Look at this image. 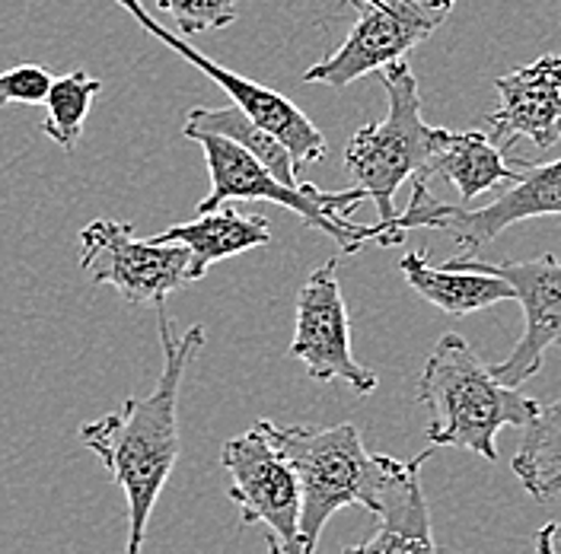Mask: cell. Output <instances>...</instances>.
Listing matches in <instances>:
<instances>
[{
	"label": "cell",
	"instance_id": "obj_1",
	"mask_svg": "<svg viewBox=\"0 0 561 554\" xmlns=\"http://www.w3.org/2000/svg\"><path fill=\"white\" fill-rule=\"evenodd\" d=\"M163 370L147 399H125L122 408L80 427V443L93 452L108 478L128 500V545L125 554H140L150 513L179 462V389L188 363L205 345V325L175 332L167 310H157Z\"/></svg>",
	"mask_w": 561,
	"mask_h": 554
},
{
	"label": "cell",
	"instance_id": "obj_2",
	"mask_svg": "<svg viewBox=\"0 0 561 554\" xmlns=\"http://www.w3.org/2000/svg\"><path fill=\"white\" fill-rule=\"evenodd\" d=\"M259 424L297 472L300 497H304V510H300L304 554H316L325 522L342 507H364L367 513L377 517L386 494L437 452V447H431L415 459L370 452L354 424L278 427L265 417H259Z\"/></svg>",
	"mask_w": 561,
	"mask_h": 554
},
{
	"label": "cell",
	"instance_id": "obj_3",
	"mask_svg": "<svg viewBox=\"0 0 561 554\" xmlns=\"http://www.w3.org/2000/svg\"><path fill=\"white\" fill-rule=\"evenodd\" d=\"M419 402L431 412L427 443L497 459V434L526 427L539 402L504 385L459 335H440L419 377Z\"/></svg>",
	"mask_w": 561,
	"mask_h": 554
},
{
	"label": "cell",
	"instance_id": "obj_4",
	"mask_svg": "<svg viewBox=\"0 0 561 554\" xmlns=\"http://www.w3.org/2000/svg\"><path fill=\"white\" fill-rule=\"evenodd\" d=\"M195 143H202L205 150L210 175V192L202 198L195 213H210L224 201H272V205L294 210L307 227L325 233L345 255L360 252L367 243L399 245L383 220L370 227H360L351 220L354 208L367 198L364 188L354 185L348 192H322L313 182L287 185L233 140L220 138V135H198Z\"/></svg>",
	"mask_w": 561,
	"mask_h": 554
},
{
	"label": "cell",
	"instance_id": "obj_5",
	"mask_svg": "<svg viewBox=\"0 0 561 554\" xmlns=\"http://www.w3.org/2000/svg\"><path fill=\"white\" fill-rule=\"evenodd\" d=\"M386 90V115L377 125H364L354 131L345 150V170L357 188L367 192V198L377 205L383 223L396 220V192L405 178H424L427 166L447 143V128H431L421 118V90L412 68L402 61L377 70ZM392 230V227H389ZM396 236V233H392ZM399 243V240H396Z\"/></svg>",
	"mask_w": 561,
	"mask_h": 554
},
{
	"label": "cell",
	"instance_id": "obj_6",
	"mask_svg": "<svg viewBox=\"0 0 561 554\" xmlns=\"http://www.w3.org/2000/svg\"><path fill=\"white\" fill-rule=\"evenodd\" d=\"M520 178L511 182L485 208H459L437 201L424 178H415V192L405 213H396L389 223L396 240L405 243L409 230H447L456 243V258H476L485 245H491L514 223L533 217H561V160L533 163L517 160Z\"/></svg>",
	"mask_w": 561,
	"mask_h": 554
},
{
	"label": "cell",
	"instance_id": "obj_7",
	"mask_svg": "<svg viewBox=\"0 0 561 554\" xmlns=\"http://www.w3.org/2000/svg\"><path fill=\"white\" fill-rule=\"evenodd\" d=\"M80 268L93 284H108L131 307L160 310L167 297L185 284L202 280L195 255L182 243L135 240V227L125 220H93L80 233Z\"/></svg>",
	"mask_w": 561,
	"mask_h": 554
},
{
	"label": "cell",
	"instance_id": "obj_8",
	"mask_svg": "<svg viewBox=\"0 0 561 554\" xmlns=\"http://www.w3.org/2000/svg\"><path fill=\"white\" fill-rule=\"evenodd\" d=\"M354 26L345 42L304 73L307 83L348 86L364 73L402 61L412 48L437 33L456 0H348Z\"/></svg>",
	"mask_w": 561,
	"mask_h": 554
},
{
	"label": "cell",
	"instance_id": "obj_9",
	"mask_svg": "<svg viewBox=\"0 0 561 554\" xmlns=\"http://www.w3.org/2000/svg\"><path fill=\"white\" fill-rule=\"evenodd\" d=\"M220 465L230 475V500L240 507V522H265L278 535L287 554H304L300 545V482L275 440L255 420L243 437H233L220 450Z\"/></svg>",
	"mask_w": 561,
	"mask_h": 554
},
{
	"label": "cell",
	"instance_id": "obj_10",
	"mask_svg": "<svg viewBox=\"0 0 561 554\" xmlns=\"http://www.w3.org/2000/svg\"><path fill=\"white\" fill-rule=\"evenodd\" d=\"M287 357L304 360L310 380H342L357 395H370L380 385L377 373H370L351 354V319L339 287L335 258L322 262L316 272H310L297 293V328H294V342L287 347Z\"/></svg>",
	"mask_w": 561,
	"mask_h": 554
},
{
	"label": "cell",
	"instance_id": "obj_11",
	"mask_svg": "<svg viewBox=\"0 0 561 554\" xmlns=\"http://www.w3.org/2000/svg\"><path fill=\"white\" fill-rule=\"evenodd\" d=\"M118 7H125L135 20H138L140 26L147 30L150 35H157L163 45H170L179 58H185L192 68H198L208 80H214L233 103L243 108L249 118H255L265 131H272L275 138H280L287 143V150L294 153V160H297V166H304V163H319V160H325V153H329V147H325V138H322V131L316 128L313 122L297 108V105L290 103L287 96H280L275 90H268V86H262V83H255V80H249V77H240V73H233V70L220 68L217 61H210L208 55H202L185 35L170 33L167 26H160L144 7H140V0H115Z\"/></svg>",
	"mask_w": 561,
	"mask_h": 554
},
{
	"label": "cell",
	"instance_id": "obj_12",
	"mask_svg": "<svg viewBox=\"0 0 561 554\" xmlns=\"http://www.w3.org/2000/svg\"><path fill=\"white\" fill-rule=\"evenodd\" d=\"M450 268H479L501 275L524 307L526 328L514 354L491 367L504 385H524L542 370V360L552 347H561V255H542L533 262H479L450 258Z\"/></svg>",
	"mask_w": 561,
	"mask_h": 554
},
{
	"label": "cell",
	"instance_id": "obj_13",
	"mask_svg": "<svg viewBox=\"0 0 561 554\" xmlns=\"http://www.w3.org/2000/svg\"><path fill=\"white\" fill-rule=\"evenodd\" d=\"M497 108L489 112L491 140L511 153L517 138L549 150L561 140V55H542L533 65L494 80Z\"/></svg>",
	"mask_w": 561,
	"mask_h": 554
},
{
	"label": "cell",
	"instance_id": "obj_14",
	"mask_svg": "<svg viewBox=\"0 0 561 554\" xmlns=\"http://www.w3.org/2000/svg\"><path fill=\"white\" fill-rule=\"evenodd\" d=\"M399 268L419 297L447 315H469V312L489 310L501 300H517L514 287L501 275L479 268H450V265L437 268L421 252H409L399 262Z\"/></svg>",
	"mask_w": 561,
	"mask_h": 554
},
{
	"label": "cell",
	"instance_id": "obj_15",
	"mask_svg": "<svg viewBox=\"0 0 561 554\" xmlns=\"http://www.w3.org/2000/svg\"><path fill=\"white\" fill-rule=\"evenodd\" d=\"M157 240L188 245L195 255V272H198V277H205L210 265L272 243V223L259 213L217 208L210 213H198L188 223H175L167 233H160Z\"/></svg>",
	"mask_w": 561,
	"mask_h": 554
},
{
	"label": "cell",
	"instance_id": "obj_16",
	"mask_svg": "<svg viewBox=\"0 0 561 554\" xmlns=\"http://www.w3.org/2000/svg\"><path fill=\"white\" fill-rule=\"evenodd\" d=\"M377 520L380 529L374 532V539L354 545L345 554H440L421 490V465L386 494Z\"/></svg>",
	"mask_w": 561,
	"mask_h": 554
},
{
	"label": "cell",
	"instance_id": "obj_17",
	"mask_svg": "<svg viewBox=\"0 0 561 554\" xmlns=\"http://www.w3.org/2000/svg\"><path fill=\"white\" fill-rule=\"evenodd\" d=\"M507 153L491 140V135L482 131H450L447 143L440 147V153L431 160L427 166V182L434 175H444L447 182H454L456 192L472 201L482 192H491L497 185H511L520 178V163L507 166L504 160Z\"/></svg>",
	"mask_w": 561,
	"mask_h": 554
},
{
	"label": "cell",
	"instance_id": "obj_18",
	"mask_svg": "<svg viewBox=\"0 0 561 554\" xmlns=\"http://www.w3.org/2000/svg\"><path fill=\"white\" fill-rule=\"evenodd\" d=\"M182 135L188 140H195L198 135H220V138L240 143L245 153H252L265 170L278 175L280 182L287 185H304L297 175V160L287 150V143L275 138L272 131H265L255 118H249L240 105H224V108H192L182 122Z\"/></svg>",
	"mask_w": 561,
	"mask_h": 554
},
{
	"label": "cell",
	"instance_id": "obj_19",
	"mask_svg": "<svg viewBox=\"0 0 561 554\" xmlns=\"http://www.w3.org/2000/svg\"><path fill=\"white\" fill-rule=\"evenodd\" d=\"M514 475L526 494L539 504L556 500L561 494V395L539 412L524 427V443L514 455Z\"/></svg>",
	"mask_w": 561,
	"mask_h": 554
},
{
	"label": "cell",
	"instance_id": "obj_20",
	"mask_svg": "<svg viewBox=\"0 0 561 554\" xmlns=\"http://www.w3.org/2000/svg\"><path fill=\"white\" fill-rule=\"evenodd\" d=\"M100 90H103V80L90 77L87 70H70L65 77H55L51 93L45 100L42 131L61 150H73L83 138V122Z\"/></svg>",
	"mask_w": 561,
	"mask_h": 554
},
{
	"label": "cell",
	"instance_id": "obj_21",
	"mask_svg": "<svg viewBox=\"0 0 561 554\" xmlns=\"http://www.w3.org/2000/svg\"><path fill=\"white\" fill-rule=\"evenodd\" d=\"M160 10H167L175 20V33L192 38V35L208 33V30H227L237 23L240 0H150Z\"/></svg>",
	"mask_w": 561,
	"mask_h": 554
},
{
	"label": "cell",
	"instance_id": "obj_22",
	"mask_svg": "<svg viewBox=\"0 0 561 554\" xmlns=\"http://www.w3.org/2000/svg\"><path fill=\"white\" fill-rule=\"evenodd\" d=\"M51 83H55V77L42 65H33V61H23V65H16V68L10 70H0V108L13 103H45L48 93H51Z\"/></svg>",
	"mask_w": 561,
	"mask_h": 554
},
{
	"label": "cell",
	"instance_id": "obj_23",
	"mask_svg": "<svg viewBox=\"0 0 561 554\" xmlns=\"http://www.w3.org/2000/svg\"><path fill=\"white\" fill-rule=\"evenodd\" d=\"M536 554H561V520L546 522L536 532Z\"/></svg>",
	"mask_w": 561,
	"mask_h": 554
},
{
	"label": "cell",
	"instance_id": "obj_24",
	"mask_svg": "<svg viewBox=\"0 0 561 554\" xmlns=\"http://www.w3.org/2000/svg\"><path fill=\"white\" fill-rule=\"evenodd\" d=\"M265 545H268V554H287V552H284V549H280L278 535H272V532L265 535Z\"/></svg>",
	"mask_w": 561,
	"mask_h": 554
}]
</instances>
